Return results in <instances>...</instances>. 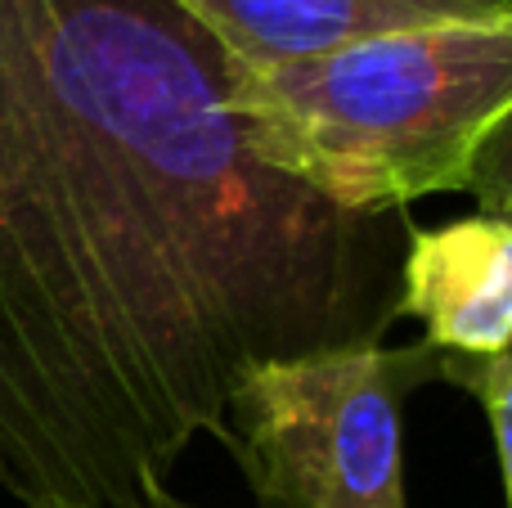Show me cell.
<instances>
[{
  "label": "cell",
  "mask_w": 512,
  "mask_h": 508,
  "mask_svg": "<svg viewBox=\"0 0 512 508\" xmlns=\"http://www.w3.org/2000/svg\"><path fill=\"white\" fill-rule=\"evenodd\" d=\"M468 194H477L481 212H504L512 203V117L481 144L468 176Z\"/></svg>",
  "instance_id": "cell-7"
},
{
  "label": "cell",
  "mask_w": 512,
  "mask_h": 508,
  "mask_svg": "<svg viewBox=\"0 0 512 508\" xmlns=\"http://www.w3.org/2000/svg\"><path fill=\"white\" fill-rule=\"evenodd\" d=\"M149 508H189V504H180V500H176V495H162V500H153Z\"/></svg>",
  "instance_id": "cell-8"
},
{
  "label": "cell",
  "mask_w": 512,
  "mask_h": 508,
  "mask_svg": "<svg viewBox=\"0 0 512 508\" xmlns=\"http://www.w3.org/2000/svg\"><path fill=\"white\" fill-rule=\"evenodd\" d=\"M396 320L423 324V342L454 360L512 347V221L463 216L436 230H405L396 270Z\"/></svg>",
  "instance_id": "cell-4"
},
{
  "label": "cell",
  "mask_w": 512,
  "mask_h": 508,
  "mask_svg": "<svg viewBox=\"0 0 512 508\" xmlns=\"http://www.w3.org/2000/svg\"><path fill=\"white\" fill-rule=\"evenodd\" d=\"M405 212L265 167L171 0H0V491L149 508L261 365L382 342Z\"/></svg>",
  "instance_id": "cell-1"
},
{
  "label": "cell",
  "mask_w": 512,
  "mask_h": 508,
  "mask_svg": "<svg viewBox=\"0 0 512 508\" xmlns=\"http://www.w3.org/2000/svg\"><path fill=\"white\" fill-rule=\"evenodd\" d=\"M243 68L306 59L382 32L486 23L512 0H171Z\"/></svg>",
  "instance_id": "cell-5"
},
{
  "label": "cell",
  "mask_w": 512,
  "mask_h": 508,
  "mask_svg": "<svg viewBox=\"0 0 512 508\" xmlns=\"http://www.w3.org/2000/svg\"><path fill=\"white\" fill-rule=\"evenodd\" d=\"M243 144L355 216L468 194L481 144L512 117V14L382 32L306 59L230 63Z\"/></svg>",
  "instance_id": "cell-2"
},
{
  "label": "cell",
  "mask_w": 512,
  "mask_h": 508,
  "mask_svg": "<svg viewBox=\"0 0 512 508\" xmlns=\"http://www.w3.org/2000/svg\"><path fill=\"white\" fill-rule=\"evenodd\" d=\"M441 374L427 342L274 360L234 387L216 437L265 508H409L400 414Z\"/></svg>",
  "instance_id": "cell-3"
},
{
  "label": "cell",
  "mask_w": 512,
  "mask_h": 508,
  "mask_svg": "<svg viewBox=\"0 0 512 508\" xmlns=\"http://www.w3.org/2000/svg\"><path fill=\"white\" fill-rule=\"evenodd\" d=\"M459 387H468L481 401L490 428H495V446H499V468H504V491L512 508V347L486 360H454L445 356V374Z\"/></svg>",
  "instance_id": "cell-6"
},
{
  "label": "cell",
  "mask_w": 512,
  "mask_h": 508,
  "mask_svg": "<svg viewBox=\"0 0 512 508\" xmlns=\"http://www.w3.org/2000/svg\"><path fill=\"white\" fill-rule=\"evenodd\" d=\"M490 216H508V221H512V203L504 207V212H490Z\"/></svg>",
  "instance_id": "cell-9"
}]
</instances>
